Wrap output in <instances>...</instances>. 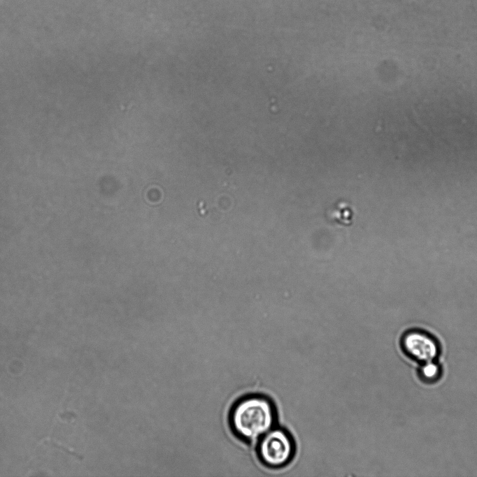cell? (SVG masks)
<instances>
[{"label":"cell","mask_w":477,"mask_h":477,"mask_svg":"<svg viewBox=\"0 0 477 477\" xmlns=\"http://www.w3.org/2000/svg\"><path fill=\"white\" fill-rule=\"evenodd\" d=\"M441 367L433 360L423 362L419 369L421 379L427 383L436 381L441 376Z\"/></svg>","instance_id":"4"},{"label":"cell","mask_w":477,"mask_h":477,"mask_svg":"<svg viewBox=\"0 0 477 477\" xmlns=\"http://www.w3.org/2000/svg\"><path fill=\"white\" fill-rule=\"evenodd\" d=\"M276 410L268 397L252 394L245 395L232 405L229 415L232 431L244 441H257L275 427Z\"/></svg>","instance_id":"1"},{"label":"cell","mask_w":477,"mask_h":477,"mask_svg":"<svg viewBox=\"0 0 477 477\" xmlns=\"http://www.w3.org/2000/svg\"><path fill=\"white\" fill-rule=\"evenodd\" d=\"M401 345L411 358L425 362L434 360L439 353L436 340L425 330L413 328L404 333Z\"/></svg>","instance_id":"3"},{"label":"cell","mask_w":477,"mask_h":477,"mask_svg":"<svg viewBox=\"0 0 477 477\" xmlns=\"http://www.w3.org/2000/svg\"><path fill=\"white\" fill-rule=\"evenodd\" d=\"M295 449L291 434L286 430L275 426L257 440L256 450L264 466L278 469L292 460Z\"/></svg>","instance_id":"2"}]
</instances>
